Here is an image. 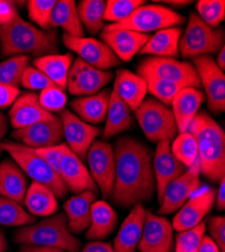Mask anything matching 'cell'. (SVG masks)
<instances>
[{
  "label": "cell",
  "instance_id": "cell-1",
  "mask_svg": "<svg viewBox=\"0 0 225 252\" xmlns=\"http://www.w3.org/2000/svg\"><path fill=\"white\" fill-rule=\"evenodd\" d=\"M114 158L111 201L125 208L150 201L156 191V180L148 146L132 137L119 138L115 144Z\"/></svg>",
  "mask_w": 225,
  "mask_h": 252
},
{
  "label": "cell",
  "instance_id": "cell-2",
  "mask_svg": "<svg viewBox=\"0 0 225 252\" xmlns=\"http://www.w3.org/2000/svg\"><path fill=\"white\" fill-rule=\"evenodd\" d=\"M0 47L3 57L53 55L59 50L56 31H43L25 22L18 13L0 26Z\"/></svg>",
  "mask_w": 225,
  "mask_h": 252
},
{
  "label": "cell",
  "instance_id": "cell-3",
  "mask_svg": "<svg viewBox=\"0 0 225 252\" xmlns=\"http://www.w3.org/2000/svg\"><path fill=\"white\" fill-rule=\"evenodd\" d=\"M187 132L197 141L201 174L212 183H220L225 177V134L221 126L207 112L201 111Z\"/></svg>",
  "mask_w": 225,
  "mask_h": 252
},
{
  "label": "cell",
  "instance_id": "cell-4",
  "mask_svg": "<svg viewBox=\"0 0 225 252\" xmlns=\"http://www.w3.org/2000/svg\"><path fill=\"white\" fill-rule=\"evenodd\" d=\"M65 213L48 217L38 223L23 226L15 231L13 240L20 245L55 247L65 252H80L81 242L68 229Z\"/></svg>",
  "mask_w": 225,
  "mask_h": 252
},
{
  "label": "cell",
  "instance_id": "cell-5",
  "mask_svg": "<svg viewBox=\"0 0 225 252\" xmlns=\"http://www.w3.org/2000/svg\"><path fill=\"white\" fill-rule=\"evenodd\" d=\"M2 152H6L10 158L19 165L32 182L47 187L56 198L64 199L69 193V189L52 167L40 158L35 150L11 140H4L0 145Z\"/></svg>",
  "mask_w": 225,
  "mask_h": 252
},
{
  "label": "cell",
  "instance_id": "cell-6",
  "mask_svg": "<svg viewBox=\"0 0 225 252\" xmlns=\"http://www.w3.org/2000/svg\"><path fill=\"white\" fill-rule=\"evenodd\" d=\"M224 30L212 29L192 12L187 29L179 40V53L184 59L215 54L224 47Z\"/></svg>",
  "mask_w": 225,
  "mask_h": 252
},
{
  "label": "cell",
  "instance_id": "cell-7",
  "mask_svg": "<svg viewBox=\"0 0 225 252\" xmlns=\"http://www.w3.org/2000/svg\"><path fill=\"white\" fill-rule=\"evenodd\" d=\"M146 137L152 142L171 141L178 132L172 109L155 98H145L134 111Z\"/></svg>",
  "mask_w": 225,
  "mask_h": 252
},
{
  "label": "cell",
  "instance_id": "cell-8",
  "mask_svg": "<svg viewBox=\"0 0 225 252\" xmlns=\"http://www.w3.org/2000/svg\"><path fill=\"white\" fill-rule=\"evenodd\" d=\"M185 23L180 13L159 4H144L120 23L104 27L106 30H128L140 33L174 28Z\"/></svg>",
  "mask_w": 225,
  "mask_h": 252
},
{
  "label": "cell",
  "instance_id": "cell-9",
  "mask_svg": "<svg viewBox=\"0 0 225 252\" xmlns=\"http://www.w3.org/2000/svg\"><path fill=\"white\" fill-rule=\"evenodd\" d=\"M142 78H159L176 82L186 87H200V80L194 66L189 62H181L168 57L145 59L136 69Z\"/></svg>",
  "mask_w": 225,
  "mask_h": 252
},
{
  "label": "cell",
  "instance_id": "cell-10",
  "mask_svg": "<svg viewBox=\"0 0 225 252\" xmlns=\"http://www.w3.org/2000/svg\"><path fill=\"white\" fill-rule=\"evenodd\" d=\"M193 66L207 97L209 110L220 114L225 110V76L208 55L193 58Z\"/></svg>",
  "mask_w": 225,
  "mask_h": 252
},
{
  "label": "cell",
  "instance_id": "cell-11",
  "mask_svg": "<svg viewBox=\"0 0 225 252\" xmlns=\"http://www.w3.org/2000/svg\"><path fill=\"white\" fill-rule=\"evenodd\" d=\"M90 175L99 187L102 197L108 199L114 184L115 158L112 146L104 140H94L87 154Z\"/></svg>",
  "mask_w": 225,
  "mask_h": 252
},
{
  "label": "cell",
  "instance_id": "cell-12",
  "mask_svg": "<svg viewBox=\"0 0 225 252\" xmlns=\"http://www.w3.org/2000/svg\"><path fill=\"white\" fill-rule=\"evenodd\" d=\"M200 174V162L197 158L185 173L168 184L163 192L158 214L160 216L172 214L185 204L199 190L201 186Z\"/></svg>",
  "mask_w": 225,
  "mask_h": 252
},
{
  "label": "cell",
  "instance_id": "cell-13",
  "mask_svg": "<svg viewBox=\"0 0 225 252\" xmlns=\"http://www.w3.org/2000/svg\"><path fill=\"white\" fill-rule=\"evenodd\" d=\"M63 44L88 65L105 71L120 65V61L103 41L93 37H75L63 34Z\"/></svg>",
  "mask_w": 225,
  "mask_h": 252
},
{
  "label": "cell",
  "instance_id": "cell-14",
  "mask_svg": "<svg viewBox=\"0 0 225 252\" xmlns=\"http://www.w3.org/2000/svg\"><path fill=\"white\" fill-rule=\"evenodd\" d=\"M112 79L111 72L98 70L78 57L69 70L67 89L72 95L90 96L98 93Z\"/></svg>",
  "mask_w": 225,
  "mask_h": 252
},
{
  "label": "cell",
  "instance_id": "cell-15",
  "mask_svg": "<svg viewBox=\"0 0 225 252\" xmlns=\"http://www.w3.org/2000/svg\"><path fill=\"white\" fill-rule=\"evenodd\" d=\"M60 116L68 148L84 161L92 142L100 135L101 129L86 123L68 109L61 111Z\"/></svg>",
  "mask_w": 225,
  "mask_h": 252
},
{
  "label": "cell",
  "instance_id": "cell-16",
  "mask_svg": "<svg viewBox=\"0 0 225 252\" xmlns=\"http://www.w3.org/2000/svg\"><path fill=\"white\" fill-rule=\"evenodd\" d=\"M216 198V190L205 187L197 190L180 209L173 219V229L187 230L199 225L213 208Z\"/></svg>",
  "mask_w": 225,
  "mask_h": 252
},
{
  "label": "cell",
  "instance_id": "cell-17",
  "mask_svg": "<svg viewBox=\"0 0 225 252\" xmlns=\"http://www.w3.org/2000/svg\"><path fill=\"white\" fill-rule=\"evenodd\" d=\"M11 137L33 150L58 145L64 137L62 121L55 115L50 120L40 121L28 127L14 130Z\"/></svg>",
  "mask_w": 225,
  "mask_h": 252
},
{
  "label": "cell",
  "instance_id": "cell-18",
  "mask_svg": "<svg viewBox=\"0 0 225 252\" xmlns=\"http://www.w3.org/2000/svg\"><path fill=\"white\" fill-rule=\"evenodd\" d=\"M171 222L147 211L144 230L138 243L140 252H173L174 237Z\"/></svg>",
  "mask_w": 225,
  "mask_h": 252
},
{
  "label": "cell",
  "instance_id": "cell-19",
  "mask_svg": "<svg viewBox=\"0 0 225 252\" xmlns=\"http://www.w3.org/2000/svg\"><path fill=\"white\" fill-rule=\"evenodd\" d=\"M187 170V167L173 155L171 151V141L161 140L158 142L154 159V175L160 204L161 203L162 195L168 184L183 175Z\"/></svg>",
  "mask_w": 225,
  "mask_h": 252
},
{
  "label": "cell",
  "instance_id": "cell-20",
  "mask_svg": "<svg viewBox=\"0 0 225 252\" xmlns=\"http://www.w3.org/2000/svg\"><path fill=\"white\" fill-rule=\"evenodd\" d=\"M60 177L67 185L69 191L74 194L84 191L97 192V186L83 161L68 148L67 143H65L61 160Z\"/></svg>",
  "mask_w": 225,
  "mask_h": 252
},
{
  "label": "cell",
  "instance_id": "cell-21",
  "mask_svg": "<svg viewBox=\"0 0 225 252\" xmlns=\"http://www.w3.org/2000/svg\"><path fill=\"white\" fill-rule=\"evenodd\" d=\"M100 37L106 44L118 60L129 62L144 47L151 35L128 30H106L101 32Z\"/></svg>",
  "mask_w": 225,
  "mask_h": 252
},
{
  "label": "cell",
  "instance_id": "cell-22",
  "mask_svg": "<svg viewBox=\"0 0 225 252\" xmlns=\"http://www.w3.org/2000/svg\"><path fill=\"white\" fill-rule=\"evenodd\" d=\"M55 115L40 106L38 95L33 92L25 93L12 103L9 110V120L12 127L22 129L40 121L50 120Z\"/></svg>",
  "mask_w": 225,
  "mask_h": 252
},
{
  "label": "cell",
  "instance_id": "cell-23",
  "mask_svg": "<svg viewBox=\"0 0 225 252\" xmlns=\"http://www.w3.org/2000/svg\"><path fill=\"white\" fill-rule=\"evenodd\" d=\"M147 210L141 203L135 204L120 226L113 242L116 252H135L144 230Z\"/></svg>",
  "mask_w": 225,
  "mask_h": 252
},
{
  "label": "cell",
  "instance_id": "cell-24",
  "mask_svg": "<svg viewBox=\"0 0 225 252\" xmlns=\"http://www.w3.org/2000/svg\"><path fill=\"white\" fill-rule=\"evenodd\" d=\"M204 100L205 95L195 87L183 88L175 96L171 105L177 129L180 133L187 132L190 123L197 115Z\"/></svg>",
  "mask_w": 225,
  "mask_h": 252
},
{
  "label": "cell",
  "instance_id": "cell-25",
  "mask_svg": "<svg viewBox=\"0 0 225 252\" xmlns=\"http://www.w3.org/2000/svg\"><path fill=\"white\" fill-rule=\"evenodd\" d=\"M96 193L84 191L70 198L64 204L68 220V229L71 233L79 234L89 228L91 223V207L95 202Z\"/></svg>",
  "mask_w": 225,
  "mask_h": 252
},
{
  "label": "cell",
  "instance_id": "cell-26",
  "mask_svg": "<svg viewBox=\"0 0 225 252\" xmlns=\"http://www.w3.org/2000/svg\"><path fill=\"white\" fill-rule=\"evenodd\" d=\"M28 191V179L24 171L12 158L0 162V196L24 203Z\"/></svg>",
  "mask_w": 225,
  "mask_h": 252
},
{
  "label": "cell",
  "instance_id": "cell-27",
  "mask_svg": "<svg viewBox=\"0 0 225 252\" xmlns=\"http://www.w3.org/2000/svg\"><path fill=\"white\" fill-rule=\"evenodd\" d=\"M113 87L132 111L137 109L148 93L147 81L126 69L117 70Z\"/></svg>",
  "mask_w": 225,
  "mask_h": 252
},
{
  "label": "cell",
  "instance_id": "cell-28",
  "mask_svg": "<svg viewBox=\"0 0 225 252\" xmlns=\"http://www.w3.org/2000/svg\"><path fill=\"white\" fill-rule=\"evenodd\" d=\"M110 93L109 89H104L94 95L74 99L70 107L86 123L99 124L105 120Z\"/></svg>",
  "mask_w": 225,
  "mask_h": 252
},
{
  "label": "cell",
  "instance_id": "cell-29",
  "mask_svg": "<svg viewBox=\"0 0 225 252\" xmlns=\"http://www.w3.org/2000/svg\"><path fill=\"white\" fill-rule=\"evenodd\" d=\"M133 117L129 105L122 100L113 87L110 93L108 109L106 113V124L103 130V139H108L114 135L130 128Z\"/></svg>",
  "mask_w": 225,
  "mask_h": 252
},
{
  "label": "cell",
  "instance_id": "cell-30",
  "mask_svg": "<svg viewBox=\"0 0 225 252\" xmlns=\"http://www.w3.org/2000/svg\"><path fill=\"white\" fill-rule=\"evenodd\" d=\"M54 28L63 29L65 33L71 36H84V28L80 22L75 1L73 0H60V1L56 2L49 25V29Z\"/></svg>",
  "mask_w": 225,
  "mask_h": 252
},
{
  "label": "cell",
  "instance_id": "cell-31",
  "mask_svg": "<svg viewBox=\"0 0 225 252\" xmlns=\"http://www.w3.org/2000/svg\"><path fill=\"white\" fill-rule=\"evenodd\" d=\"M117 215L105 201H96L91 207V223L86 233L89 240H101L109 236L116 225Z\"/></svg>",
  "mask_w": 225,
  "mask_h": 252
},
{
  "label": "cell",
  "instance_id": "cell-32",
  "mask_svg": "<svg viewBox=\"0 0 225 252\" xmlns=\"http://www.w3.org/2000/svg\"><path fill=\"white\" fill-rule=\"evenodd\" d=\"M72 63V54H53L36 58L33 61V67L44 73L54 84L64 90L67 88V78Z\"/></svg>",
  "mask_w": 225,
  "mask_h": 252
},
{
  "label": "cell",
  "instance_id": "cell-33",
  "mask_svg": "<svg viewBox=\"0 0 225 252\" xmlns=\"http://www.w3.org/2000/svg\"><path fill=\"white\" fill-rule=\"evenodd\" d=\"M182 35L181 28H168L158 31L138 52L140 55L175 58L179 56V40Z\"/></svg>",
  "mask_w": 225,
  "mask_h": 252
},
{
  "label": "cell",
  "instance_id": "cell-34",
  "mask_svg": "<svg viewBox=\"0 0 225 252\" xmlns=\"http://www.w3.org/2000/svg\"><path fill=\"white\" fill-rule=\"evenodd\" d=\"M24 203L29 212L33 216H51L59 209L54 193L47 187L36 182H32L28 188Z\"/></svg>",
  "mask_w": 225,
  "mask_h": 252
},
{
  "label": "cell",
  "instance_id": "cell-35",
  "mask_svg": "<svg viewBox=\"0 0 225 252\" xmlns=\"http://www.w3.org/2000/svg\"><path fill=\"white\" fill-rule=\"evenodd\" d=\"M106 2L103 0H82L77 6L80 22L89 33L95 34L104 29L103 15Z\"/></svg>",
  "mask_w": 225,
  "mask_h": 252
},
{
  "label": "cell",
  "instance_id": "cell-36",
  "mask_svg": "<svg viewBox=\"0 0 225 252\" xmlns=\"http://www.w3.org/2000/svg\"><path fill=\"white\" fill-rule=\"evenodd\" d=\"M35 217L20 206L17 202L0 196V225L27 226L34 224Z\"/></svg>",
  "mask_w": 225,
  "mask_h": 252
},
{
  "label": "cell",
  "instance_id": "cell-37",
  "mask_svg": "<svg viewBox=\"0 0 225 252\" xmlns=\"http://www.w3.org/2000/svg\"><path fill=\"white\" fill-rule=\"evenodd\" d=\"M30 56H13L0 64V83L3 85L17 88L26 69L30 66Z\"/></svg>",
  "mask_w": 225,
  "mask_h": 252
},
{
  "label": "cell",
  "instance_id": "cell-38",
  "mask_svg": "<svg viewBox=\"0 0 225 252\" xmlns=\"http://www.w3.org/2000/svg\"><path fill=\"white\" fill-rule=\"evenodd\" d=\"M171 151L175 158L187 169L191 167L198 158L197 141L189 132L179 133L172 143Z\"/></svg>",
  "mask_w": 225,
  "mask_h": 252
},
{
  "label": "cell",
  "instance_id": "cell-39",
  "mask_svg": "<svg viewBox=\"0 0 225 252\" xmlns=\"http://www.w3.org/2000/svg\"><path fill=\"white\" fill-rule=\"evenodd\" d=\"M144 79L147 81L148 84V92L155 96V98L158 99L160 102L165 104L166 106L171 105L179 91L186 87L182 85V84L169 80L153 77H148Z\"/></svg>",
  "mask_w": 225,
  "mask_h": 252
},
{
  "label": "cell",
  "instance_id": "cell-40",
  "mask_svg": "<svg viewBox=\"0 0 225 252\" xmlns=\"http://www.w3.org/2000/svg\"><path fill=\"white\" fill-rule=\"evenodd\" d=\"M196 9L198 16L212 29L218 28L225 18L224 0H200Z\"/></svg>",
  "mask_w": 225,
  "mask_h": 252
},
{
  "label": "cell",
  "instance_id": "cell-41",
  "mask_svg": "<svg viewBox=\"0 0 225 252\" xmlns=\"http://www.w3.org/2000/svg\"><path fill=\"white\" fill-rule=\"evenodd\" d=\"M145 3V0H108L105 5L103 20L113 22L114 24L120 23Z\"/></svg>",
  "mask_w": 225,
  "mask_h": 252
},
{
  "label": "cell",
  "instance_id": "cell-42",
  "mask_svg": "<svg viewBox=\"0 0 225 252\" xmlns=\"http://www.w3.org/2000/svg\"><path fill=\"white\" fill-rule=\"evenodd\" d=\"M205 231V222H201L193 228L180 231L176 236L175 252H198Z\"/></svg>",
  "mask_w": 225,
  "mask_h": 252
},
{
  "label": "cell",
  "instance_id": "cell-43",
  "mask_svg": "<svg viewBox=\"0 0 225 252\" xmlns=\"http://www.w3.org/2000/svg\"><path fill=\"white\" fill-rule=\"evenodd\" d=\"M56 2L57 0H30L28 1L30 19L43 30H48Z\"/></svg>",
  "mask_w": 225,
  "mask_h": 252
},
{
  "label": "cell",
  "instance_id": "cell-44",
  "mask_svg": "<svg viewBox=\"0 0 225 252\" xmlns=\"http://www.w3.org/2000/svg\"><path fill=\"white\" fill-rule=\"evenodd\" d=\"M38 101L40 106L53 114V112H60L65 109L67 95L63 89H61L57 85H53L40 91Z\"/></svg>",
  "mask_w": 225,
  "mask_h": 252
},
{
  "label": "cell",
  "instance_id": "cell-45",
  "mask_svg": "<svg viewBox=\"0 0 225 252\" xmlns=\"http://www.w3.org/2000/svg\"><path fill=\"white\" fill-rule=\"evenodd\" d=\"M20 85L29 90L42 91L50 86L56 85V84H54L44 73L36 68L29 66L24 72Z\"/></svg>",
  "mask_w": 225,
  "mask_h": 252
},
{
  "label": "cell",
  "instance_id": "cell-46",
  "mask_svg": "<svg viewBox=\"0 0 225 252\" xmlns=\"http://www.w3.org/2000/svg\"><path fill=\"white\" fill-rule=\"evenodd\" d=\"M64 146L65 143L63 142L58 145L50 146V148L35 150L36 154L42 158L59 176L61 173V160H62Z\"/></svg>",
  "mask_w": 225,
  "mask_h": 252
},
{
  "label": "cell",
  "instance_id": "cell-47",
  "mask_svg": "<svg viewBox=\"0 0 225 252\" xmlns=\"http://www.w3.org/2000/svg\"><path fill=\"white\" fill-rule=\"evenodd\" d=\"M211 239L216 243L221 252H225V218L224 216H212L207 222Z\"/></svg>",
  "mask_w": 225,
  "mask_h": 252
},
{
  "label": "cell",
  "instance_id": "cell-48",
  "mask_svg": "<svg viewBox=\"0 0 225 252\" xmlns=\"http://www.w3.org/2000/svg\"><path fill=\"white\" fill-rule=\"evenodd\" d=\"M19 94V89L9 87L0 83V108L3 109L11 106L12 103L18 98Z\"/></svg>",
  "mask_w": 225,
  "mask_h": 252
},
{
  "label": "cell",
  "instance_id": "cell-49",
  "mask_svg": "<svg viewBox=\"0 0 225 252\" xmlns=\"http://www.w3.org/2000/svg\"><path fill=\"white\" fill-rule=\"evenodd\" d=\"M16 13L17 11L12 1L0 0V26L9 23Z\"/></svg>",
  "mask_w": 225,
  "mask_h": 252
},
{
  "label": "cell",
  "instance_id": "cell-50",
  "mask_svg": "<svg viewBox=\"0 0 225 252\" xmlns=\"http://www.w3.org/2000/svg\"><path fill=\"white\" fill-rule=\"evenodd\" d=\"M81 252H116L109 243L101 241H92L85 245Z\"/></svg>",
  "mask_w": 225,
  "mask_h": 252
},
{
  "label": "cell",
  "instance_id": "cell-51",
  "mask_svg": "<svg viewBox=\"0 0 225 252\" xmlns=\"http://www.w3.org/2000/svg\"><path fill=\"white\" fill-rule=\"evenodd\" d=\"M18 252H65L64 250L55 247L36 246V245H23Z\"/></svg>",
  "mask_w": 225,
  "mask_h": 252
},
{
  "label": "cell",
  "instance_id": "cell-52",
  "mask_svg": "<svg viewBox=\"0 0 225 252\" xmlns=\"http://www.w3.org/2000/svg\"><path fill=\"white\" fill-rule=\"evenodd\" d=\"M198 252H221L216 243L210 238V236L204 235Z\"/></svg>",
  "mask_w": 225,
  "mask_h": 252
},
{
  "label": "cell",
  "instance_id": "cell-53",
  "mask_svg": "<svg viewBox=\"0 0 225 252\" xmlns=\"http://www.w3.org/2000/svg\"><path fill=\"white\" fill-rule=\"evenodd\" d=\"M219 189L218 192H216V198H215V203H216V208L219 211H222L225 208V177L221 179L219 183Z\"/></svg>",
  "mask_w": 225,
  "mask_h": 252
},
{
  "label": "cell",
  "instance_id": "cell-54",
  "mask_svg": "<svg viewBox=\"0 0 225 252\" xmlns=\"http://www.w3.org/2000/svg\"><path fill=\"white\" fill-rule=\"evenodd\" d=\"M7 129H8V118L3 112H1V110H0V145H1V142L3 141L2 139L5 133L7 132ZM1 155H2V151H1V148H0V157H1Z\"/></svg>",
  "mask_w": 225,
  "mask_h": 252
},
{
  "label": "cell",
  "instance_id": "cell-55",
  "mask_svg": "<svg viewBox=\"0 0 225 252\" xmlns=\"http://www.w3.org/2000/svg\"><path fill=\"white\" fill-rule=\"evenodd\" d=\"M217 67L221 70V71H224L225 69V47H223L220 51H219V54L217 56V59L215 61Z\"/></svg>",
  "mask_w": 225,
  "mask_h": 252
},
{
  "label": "cell",
  "instance_id": "cell-56",
  "mask_svg": "<svg viewBox=\"0 0 225 252\" xmlns=\"http://www.w3.org/2000/svg\"><path fill=\"white\" fill-rule=\"evenodd\" d=\"M8 249L7 240L3 231L0 229V252H5Z\"/></svg>",
  "mask_w": 225,
  "mask_h": 252
},
{
  "label": "cell",
  "instance_id": "cell-57",
  "mask_svg": "<svg viewBox=\"0 0 225 252\" xmlns=\"http://www.w3.org/2000/svg\"><path fill=\"white\" fill-rule=\"evenodd\" d=\"M163 3H169V4H172V5H186L188 3H190V1H175V0H169V1H162Z\"/></svg>",
  "mask_w": 225,
  "mask_h": 252
}]
</instances>
